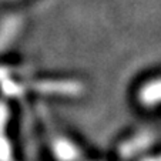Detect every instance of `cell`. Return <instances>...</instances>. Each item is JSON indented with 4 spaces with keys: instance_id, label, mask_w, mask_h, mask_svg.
Returning a JSON list of instances; mask_svg holds the SVG:
<instances>
[{
    "instance_id": "1",
    "label": "cell",
    "mask_w": 161,
    "mask_h": 161,
    "mask_svg": "<svg viewBox=\"0 0 161 161\" xmlns=\"http://www.w3.org/2000/svg\"><path fill=\"white\" fill-rule=\"evenodd\" d=\"M144 98L148 103H158L161 101V80L160 81H154L144 90Z\"/></svg>"
}]
</instances>
